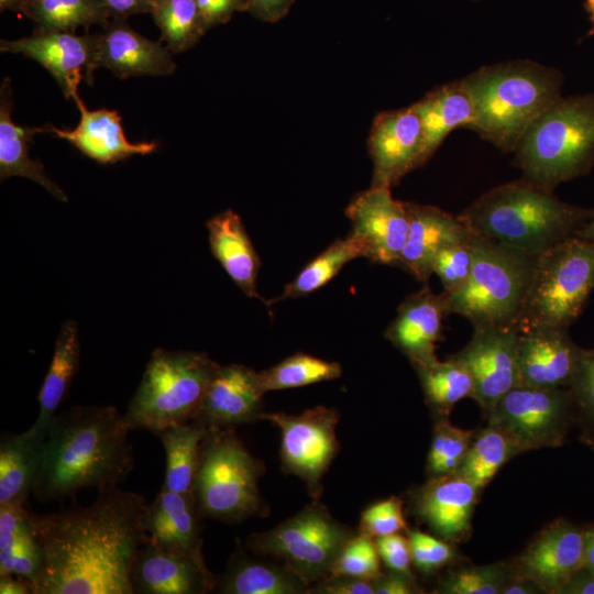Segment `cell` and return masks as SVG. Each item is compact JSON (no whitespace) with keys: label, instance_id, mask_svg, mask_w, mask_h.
I'll list each match as a JSON object with an SVG mask.
<instances>
[{"label":"cell","instance_id":"816d5d0a","mask_svg":"<svg viewBox=\"0 0 594 594\" xmlns=\"http://www.w3.org/2000/svg\"><path fill=\"white\" fill-rule=\"evenodd\" d=\"M248 12L264 22H277L290 10L296 0H246Z\"/></svg>","mask_w":594,"mask_h":594},{"label":"cell","instance_id":"9c48e42d","mask_svg":"<svg viewBox=\"0 0 594 594\" xmlns=\"http://www.w3.org/2000/svg\"><path fill=\"white\" fill-rule=\"evenodd\" d=\"M594 289V243L572 237L538 254L516 328H569Z\"/></svg>","mask_w":594,"mask_h":594},{"label":"cell","instance_id":"9f6ffc18","mask_svg":"<svg viewBox=\"0 0 594 594\" xmlns=\"http://www.w3.org/2000/svg\"><path fill=\"white\" fill-rule=\"evenodd\" d=\"M1 594H33L31 584L12 574H0Z\"/></svg>","mask_w":594,"mask_h":594},{"label":"cell","instance_id":"4fadbf2b","mask_svg":"<svg viewBox=\"0 0 594 594\" xmlns=\"http://www.w3.org/2000/svg\"><path fill=\"white\" fill-rule=\"evenodd\" d=\"M345 213L349 234L361 245L363 257L398 266L409 227L405 202L393 198L391 188L371 186L351 199Z\"/></svg>","mask_w":594,"mask_h":594},{"label":"cell","instance_id":"d4e9b609","mask_svg":"<svg viewBox=\"0 0 594 594\" xmlns=\"http://www.w3.org/2000/svg\"><path fill=\"white\" fill-rule=\"evenodd\" d=\"M75 103L80 112L75 129H58L48 124V132L64 139L82 154L101 164H111L133 155H146L157 150L156 142H130L122 129L121 116L116 110H89L80 97Z\"/></svg>","mask_w":594,"mask_h":594},{"label":"cell","instance_id":"f907efd6","mask_svg":"<svg viewBox=\"0 0 594 594\" xmlns=\"http://www.w3.org/2000/svg\"><path fill=\"white\" fill-rule=\"evenodd\" d=\"M375 579L348 575H329L321 580L310 593L320 594H375Z\"/></svg>","mask_w":594,"mask_h":594},{"label":"cell","instance_id":"7bdbcfd3","mask_svg":"<svg viewBox=\"0 0 594 594\" xmlns=\"http://www.w3.org/2000/svg\"><path fill=\"white\" fill-rule=\"evenodd\" d=\"M380 559L374 538L359 532L346 541L333 563L330 575L374 580L382 574Z\"/></svg>","mask_w":594,"mask_h":594},{"label":"cell","instance_id":"6f0895ef","mask_svg":"<svg viewBox=\"0 0 594 594\" xmlns=\"http://www.w3.org/2000/svg\"><path fill=\"white\" fill-rule=\"evenodd\" d=\"M542 593L536 585L529 581L513 574L505 584L502 594H535Z\"/></svg>","mask_w":594,"mask_h":594},{"label":"cell","instance_id":"484cf974","mask_svg":"<svg viewBox=\"0 0 594 594\" xmlns=\"http://www.w3.org/2000/svg\"><path fill=\"white\" fill-rule=\"evenodd\" d=\"M200 518L193 495L162 487L147 507L144 520L146 541L204 560Z\"/></svg>","mask_w":594,"mask_h":594},{"label":"cell","instance_id":"6da1fadb","mask_svg":"<svg viewBox=\"0 0 594 594\" xmlns=\"http://www.w3.org/2000/svg\"><path fill=\"white\" fill-rule=\"evenodd\" d=\"M147 507L143 496L117 486L88 506L30 512L44 553L33 594H134L131 568L147 540Z\"/></svg>","mask_w":594,"mask_h":594},{"label":"cell","instance_id":"11a10c76","mask_svg":"<svg viewBox=\"0 0 594 594\" xmlns=\"http://www.w3.org/2000/svg\"><path fill=\"white\" fill-rule=\"evenodd\" d=\"M559 594H594V572L582 568L563 585Z\"/></svg>","mask_w":594,"mask_h":594},{"label":"cell","instance_id":"cb8c5ba5","mask_svg":"<svg viewBox=\"0 0 594 594\" xmlns=\"http://www.w3.org/2000/svg\"><path fill=\"white\" fill-rule=\"evenodd\" d=\"M479 488L458 471L429 477L416 498L419 517L443 540H464Z\"/></svg>","mask_w":594,"mask_h":594},{"label":"cell","instance_id":"5bb4252c","mask_svg":"<svg viewBox=\"0 0 594 594\" xmlns=\"http://www.w3.org/2000/svg\"><path fill=\"white\" fill-rule=\"evenodd\" d=\"M468 344L453 354L469 370L474 385L472 398L486 415L495 403L517 386L516 327L473 328Z\"/></svg>","mask_w":594,"mask_h":594},{"label":"cell","instance_id":"2e32d148","mask_svg":"<svg viewBox=\"0 0 594 594\" xmlns=\"http://www.w3.org/2000/svg\"><path fill=\"white\" fill-rule=\"evenodd\" d=\"M583 559L584 531L557 520L530 541L512 571L542 593L559 594L571 576L583 568Z\"/></svg>","mask_w":594,"mask_h":594},{"label":"cell","instance_id":"4dcf8cb0","mask_svg":"<svg viewBox=\"0 0 594 594\" xmlns=\"http://www.w3.org/2000/svg\"><path fill=\"white\" fill-rule=\"evenodd\" d=\"M79 352L80 342L77 322L67 320L59 328L52 362L38 393V415L30 428L31 431L43 439L77 374Z\"/></svg>","mask_w":594,"mask_h":594},{"label":"cell","instance_id":"ac0fdd59","mask_svg":"<svg viewBox=\"0 0 594 594\" xmlns=\"http://www.w3.org/2000/svg\"><path fill=\"white\" fill-rule=\"evenodd\" d=\"M580 352L566 328L532 327L519 331L517 386L568 388Z\"/></svg>","mask_w":594,"mask_h":594},{"label":"cell","instance_id":"ee69618b","mask_svg":"<svg viewBox=\"0 0 594 594\" xmlns=\"http://www.w3.org/2000/svg\"><path fill=\"white\" fill-rule=\"evenodd\" d=\"M473 233V232H472ZM472 234L462 241L444 246L433 262L436 274L446 296L455 294L466 284L473 265Z\"/></svg>","mask_w":594,"mask_h":594},{"label":"cell","instance_id":"52a82bcc","mask_svg":"<svg viewBox=\"0 0 594 594\" xmlns=\"http://www.w3.org/2000/svg\"><path fill=\"white\" fill-rule=\"evenodd\" d=\"M219 366L204 352L155 349L123 415L131 431L193 421Z\"/></svg>","mask_w":594,"mask_h":594},{"label":"cell","instance_id":"d6a6232c","mask_svg":"<svg viewBox=\"0 0 594 594\" xmlns=\"http://www.w3.org/2000/svg\"><path fill=\"white\" fill-rule=\"evenodd\" d=\"M224 594H300L310 593L309 584L284 565L255 561L235 552L218 581Z\"/></svg>","mask_w":594,"mask_h":594},{"label":"cell","instance_id":"d6986e66","mask_svg":"<svg viewBox=\"0 0 594 594\" xmlns=\"http://www.w3.org/2000/svg\"><path fill=\"white\" fill-rule=\"evenodd\" d=\"M264 394L260 372L241 364L220 365L193 421L212 430L260 420Z\"/></svg>","mask_w":594,"mask_h":594},{"label":"cell","instance_id":"9a60e30c","mask_svg":"<svg viewBox=\"0 0 594 594\" xmlns=\"http://www.w3.org/2000/svg\"><path fill=\"white\" fill-rule=\"evenodd\" d=\"M94 45V34L35 29L26 37L1 40L0 50L36 61L54 77L65 98L75 100L81 80L92 85Z\"/></svg>","mask_w":594,"mask_h":594},{"label":"cell","instance_id":"3957f363","mask_svg":"<svg viewBox=\"0 0 594 594\" xmlns=\"http://www.w3.org/2000/svg\"><path fill=\"white\" fill-rule=\"evenodd\" d=\"M593 215L522 178L490 189L459 216L474 233L538 255L575 237Z\"/></svg>","mask_w":594,"mask_h":594},{"label":"cell","instance_id":"74e56055","mask_svg":"<svg viewBox=\"0 0 594 594\" xmlns=\"http://www.w3.org/2000/svg\"><path fill=\"white\" fill-rule=\"evenodd\" d=\"M151 14L172 53L189 50L207 32L196 0H153Z\"/></svg>","mask_w":594,"mask_h":594},{"label":"cell","instance_id":"277c9868","mask_svg":"<svg viewBox=\"0 0 594 594\" xmlns=\"http://www.w3.org/2000/svg\"><path fill=\"white\" fill-rule=\"evenodd\" d=\"M461 79L474 109L470 130L505 152L562 97L563 75L531 59L482 66Z\"/></svg>","mask_w":594,"mask_h":594},{"label":"cell","instance_id":"8fae6325","mask_svg":"<svg viewBox=\"0 0 594 594\" xmlns=\"http://www.w3.org/2000/svg\"><path fill=\"white\" fill-rule=\"evenodd\" d=\"M574 404L568 388L516 386L485 415L501 429L517 453L560 447L566 436Z\"/></svg>","mask_w":594,"mask_h":594},{"label":"cell","instance_id":"f546056e","mask_svg":"<svg viewBox=\"0 0 594 594\" xmlns=\"http://www.w3.org/2000/svg\"><path fill=\"white\" fill-rule=\"evenodd\" d=\"M43 438L28 429L0 440V506H24L40 466Z\"/></svg>","mask_w":594,"mask_h":594},{"label":"cell","instance_id":"94428289","mask_svg":"<svg viewBox=\"0 0 594 594\" xmlns=\"http://www.w3.org/2000/svg\"><path fill=\"white\" fill-rule=\"evenodd\" d=\"M25 0H0V10H11L21 12V9L24 4Z\"/></svg>","mask_w":594,"mask_h":594},{"label":"cell","instance_id":"e575fe53","mask_svg":"<svg viewBox=\"0 0 594 594\" xmlns=\"http://www.w3.org/2000/svg\"><path fill=\"white\" fill-rule=\"evenodd\" d=\"M425 399L439 418H448L453 407L473 395L474 385L466 366L451 355L446 361L416 365Z\"/></svg>","mask_w":594,"mask_h":594},{"label":"cell","instance_id":"f6af8a7d","mask_svg":"<svg viewBox=\"0 0 594 594\" xmlns=\"http://www.w3.org/2000/svg\"><path fill=\"white\" fill-rule=\"evenodd\" d=\"M405 528L403 501L395 496L373 504L361 516L360 532L374 539L396 534Z\"/></svg>","mask_w":594,"mask_h":594},{"label":"cell","instance_id":"7402d4cb","mask_svg":"<svg viewBox=\"0 0 594 594\" xmlns=\"http://www.w3.org/2000/svg\"><path fill=\"white\" fill-rule=\"evenodd\" d=\"M408 233L398 267L417 280L427 283L433 274L437 254L447 245L468 239L471 228L460 217L439 207L404 201Z\"/></svg>","mask_w":594,"mask_h":594},{"label":"cell","instance_id":"60d3db41","mask_svg":"<svg viewBox=\"0 0 594 594\" xmlns=\"http://www.w3.org/2000/svg\"><path fill=\"white\" fill-rule=\"evenodd\" d=\"M474 436V430L461 429L451 425L447 418H439L428 453L429 477L458 471Z\"/></svg>","mask_w":594,"mask_h":594},{"label":"cell","instance_id":"30bf717a","mask_svg":"<svg viewBox=\"0 0 594 594\" xmlns=\"http://www.w3.org/2000/svg\"><path fill=\"white\" fill-rule=\"evenodd\" d=\"M352 531L319 503L306 506L272 530L251 535L246 548L277 559L308 584L329 576Z\"/></svg>","mask_w":594,"mask_h":594},{"label":"cell","instance_id":"8992f818","mask_svg":"<svg viewBox=\"0 0 594 594\" xmlns=\"http://www.w3.org/2000/svg\"><path fill=\"white\" fill-rule=\"evenodd\" d=\"M473 232V231H472ZM473 265L462 289L444 296L448 314L473 328L516 327L538 255L472 233Z\"/></svg>","mask_w":594,"mask_h":594},{"label":"cell","instance_id":"be15d7a7","mask_svg":"<svg viewBox=\"0 0 594 594\" xmlns=\"http://www.w3.org/2000/svg\"><path fill=\"white\" fill-rule=\"evenodd\" d=\"M584 441L594 450V430L585 437Z\"/></svg>","mask_w":594,"mask_h":594},{"label":"cell","instance_id":"44dd1931","mask_svg":"<svg viewBox=\"0 0 594 594\" xmlns=\"http://www.w3.org/2000/svg\"><path fill=\"white\" fill-rule=\"evenodd\" d=\"M94 35V70L105 67L119 78H129L168 76L176 69L172 52L161 41L141 35L124 19H111Z\"/></svg>","mask_w":594,"mask_h":594},{"label":"cell","instance_id":"c3c4849f","mask_svg":"<svg viewBox=\"0 0 594 594\" xmlns=\"http://www.w3.org/2000/svg\"><path fill=\"white\" fill-rule=\"evenodd\" d=\"M374 540L381 559L392 572L414 579L410 570L413 562L407 537L396 532L377 537Z\"/></svg>","mask_w":594,"mask_h":594},{"label":"cell","instance_id":"f35d334b","mask_svg":"<svg viewBox=\"0 0 594 594\" xmlns=\"http://www.w3.org/2000/svg\"><path fill=\"white\" fill-rule=\"evenodd\" d=\"M517 454L510 439L501 429L488 424L475 432L458 472L481 490Z\"/></svg>","mask_w":594,"mask_h":594},{"label":"cell","instance_id":"83f0119b","mask_svg":"<svg viewBox=\"0 0 594 594\" xmlns=\"http://www.w3.org/2000/svg\"><path fill=\"white\" fill-rule=\"evenodd\" d=\"M12 89L4 78L0 89V179L13 176L29 178L44 187L53 197L67 201V195L46 174L38 161L31 158L30 143L37 133H48L45 127L18 125L11 116Z\"/></svg>","mask_w":594,"mask_h":594},{"label":"cell","instance_id":"5b68a950","mask_svg":"<svg viewBox=\"0 0 594 594\" xmlns=\"http://www.w3.org/2000/svg\"><path fill=\"white\" fill-rule=\"evenodd\" d=\"M522 178L553 191L594 165V94L559 98L515 150Z\"/></svg>","mask_w":594,"mask_h":594},{"label":"cell","instance_id":"4316f807","mask_svg":"<svg viewBox=\"0 0 594 594\" xmlns=\"http://www.w3.org/2000/svg\"><path fill=\"white\" fill-rule=\"evenodd\" d=\"M410 107L422 128L417 168L432 157L451 131L471 129L474 122L472 100L462 79L435 88Z\"/></svg>","mask_w":594,"mask_h":594},{"label":"cell","instance_id":"6125c7cd","mask_svg":"<svg viewBox=\"0 0 594 594\" xmlns=\"http://www.w3.org/2000/svg\"><path fill=\"white\" fill-rule=\"evenodd\" d=\"M584 8L588 13L592 28L587 32V36L594 35V0H584Z\"/></svg>","mask_w":594,"mask_h":594},{"label":"cell","instance_id":"ab89813d","mask_svg":"<svg viewBox=\"0 0 594 594\" xmlns=\"http://www.w3.org/2000/svg\"><path fill=\"white\" fill-rule=\"evenodd\" d=\"M341 373L342 367L337 362L296 353L260 372V380L266 393L336 380Z\"/></svg>","mask_w":594,"mask_h":594},{"label":"cell","instance_id":"bcb514c9","mask_svg":"<svg viewBox=\"0 0 594 594\" xmlns=\"http://www.w3.org/2000/svg\"><path fill=\"white\" fill-rule=\"evenodd\" d=\"M407 538L411 562L424 573L439 570L454 557L453 549L443 539H438L420 530H409Z\"/></svg>","mask_w":594,"mask_h":594},{"label":"cell","instance_id":"91938a15","mask_svg":"<svg viewBox=\"0 0 594 594\" xmlns=\"http://www.w3.org/2000/svg\"><path fill=\"white\" fill-rule=\"evenodd\" d=\"M576 237L594 243V215L578 231Z\"/></svg>","mask_w":594,"mask_h":594},{"label":"cell","instance_id":"db71d44e","mask_svg":"<svg viewBox=\"0 0 594 594\" xmlns=\"http://www.w3.org/2000/svg\"><path fill=\"white\" fill-rule=\"evenodd\" d=\"M414 579L403 574L392 572L391 574H381L375 579V594H413L416 593Z\"/></svg>","mask_w":594,"mask_h":594},{"label":"cell","instance_id":"7dc6e473","mask_svg":"<svg viewBox=\"0 0 594 594\" xmlns=\"http://www.w3.org/2000/svg\"><path fill=\"white\" fill-rule=\"evenodd\" d=\"M574 404L594 418V349H581L571 383L568 387Z\"/></svg>","mask_w":594,"mask_h":594},{"label":"cell","instance_id":"f5cc1de1","mask_svg":"<svg viewBox=\"0 0 594 594\" xmlns=\"http://www.w3.org/2000/svg\"><path fill=\"white\" fill-rule=\"evenodd\" d=\"M111 19H124L134 14L151 13L153 0H100Z\"/></svg>","mask_w":594,"mask_h":594},{"label":"cell","instance_id":"7a4b0ae2","mask_svg":"<svg viewBox=\"0 0 594 594\" xmlns=\"http://www.w3.org/2000/svg\"><path fill=\"white\" fill-rule=\"evenodd\" d=\"M129 428L111 405H77L52 420L32 495L38 503L74 499L87 487H117L134 469Z\"/></svg>","mask_w":594,"mask_h":594},{"label":"cell","instance_id":"7c38bea8","mask_svg":"<svg viewBox=\"0 0 594 594\" xmlns=\"http://www.w3.org/2000/svg\"><path fill=\"white\" fill-rule=\"evenodd\" d=\"M261 419L273 422L282 431L280 459L285 471L300 477L310 494L318 497L321 480L339 449L336 436L339 414L317 406L300 415L262 413Z\"/></svg>","mask_w":594,"mask_h":594},{"label":"cell","instance_id":"603a6c76","mask_svg":"<svg viewBox=\"0 0 594 594\" xmlns=\"http://www.w3.org/2000/svg\"><path fill=\"white\" fill-rule=\"evenodd\" d=\"M446 315L449 314L444 296L435 294L426 285L399 305L396 317L385 330V338L413 366L432 363L438 360L436 343Z\"/></svg>","mask_w":594,"mask_h":594},{"label":"cell","instance_id":"8d00e7d4","mask_svg":"<svg viewBox=\"0 0 594 594\" xmlns=\"http://www.w3.org/2000/svg\"><path fill=\"white\" fill-rule=\"evenodd\" d=\"M356 257H363L359 242L350 234L344 239H338L310 261L284 287L279 296L270 300L265 299L264 304L270 307L282 300L307 296L329 283L346 263Z\"/></svg>","mask_w":594,"mask_h":594},{"label":"cell","instance_id":"1f68e13d","mask_svg":"<svg viewBox=\"0 0 594 594\" xmlns=\"http://www.w3.org/2000/svg\"><path fill=\"white\" fill-rule=\"evenodd\" d=\"M43 559L30 510L24 506H0V574L22 578L32 586L42 570Z\"/></svg>","mask_w":594,"mask_h":594},{"label":"cell","instance_id":"b9f144b4","mask_svg":"<svg viewBox=\"0 0 594 594\" xmlns=\"http://www.w3.org/2000/svg\"><path fill=\"white\" fill-rule=\"evenodd\" d=\"M510 575L512 570L504 563L461 568L450 572L436 592L443 594H502Z\"/></svg>","mask_w":594,"mask_h":594},{"label":"cell","instance_id":"681fc988","mask_svg":"<svg viewBox=\"0 0 594 594\" xmlns=\"http://www.w3.org/2000/svg\"><path fill=\"white\" fill-rule=\"evenodd\" d=\"M196 3L207 31L229 22L235 12H248L246 0H196Z\"/></svg>","mask_w":594,"mask_h":594},{"label":"cell","instance_id":"ffe728a7","mask_svg":"<svg viewBox=\"0 0 594 594\" xmlns=\"http://www.w3.org/2000/svg\"><path fill=\"white\" fill-rule=\"evenodd\" d=\"M215 584L205 560L148 541L140 547L131 568L134 594H204Z\"/></svg>","mask_w":594,"mask_h":594},{"label":"cell","instance_id":"ba28073f","mask_svg":"<svg viewBox=\"0 0 594 594\" xmlns=\"http://www.w3.org/2000/svg\"><path fill=\"white\" fill-rule=\"evenodd\" d=\"M261 463L233 429H212L201 442L194 497L201 517L238 522L262 513Z\"/></svg>","mask_w":594,"mask_h":594},{"label":"cell","instance_id":"836d02e7","mask_svg":"<svg viewBox=\"0 0 594 594\" xmlns=\"http://www.w3.org/2000/svg\"><path fill=\"white\" fill-rule=\"evenodd\" d=\"M208 432L205 426L190 421L170 426L156 435L166 455L162 487L194 496L200 446Z\"/></svg>","mask_w":594,"mask_h":594},{"label":"cell","instance_id":"d590c367","mask_svg":"<svg viewBox=\"0 0 594 594\" xmlns=\"http://www.w3.org/2000/svg\"><path fill=\"white\" fill-rule=\"evenodd\" d=\"M21 12L37 30L75 32L109 23L111 16L100 0H25Z\"/></svg>","mask_w":594,"mask_h":594},{"label":"cell","instance_id":"e0dca14e","mask_svg":"<svg viewBox=\"0 0 594 594\" xmlns=\"http://www.w3.org/2000/svg\"><path fill=\"white\" fill-rule=\"evenodd\" d=\"M367 145L373 162L371 186L392 188L417 168L422 145L418 116L411 107L378 113Z\"/></svg>","mask_w":594,"mask_h":594},{"label":"cell","instance_id":"f1b7e54d","mask_svg":"<svg viewBox=\"0 0 594 594\" xmlns=\"http://www.w3.org/2000/svg\"><path fill=\"white\" fill-rule=\"evenodd\" d=\"M208 241L215 258L237 286L250 298H262L256 292L260 257L240 216L226 210L207 221Z\"/></svg>","mask_w":594,"mask_h":594},{"label":"cell","instance_id":"680465c9","mask_svg":"<svg viewBox=\"0 0 594 594\" xmlns=\"http://www.w3.org/2000/svg\"><path fill=\"white\" fill-rule=\"evenodd\" d=\"M583 568L594 572V527L584 531Z\"/></svg>","mask_w":594,"mask_h":594}]
</instances>
